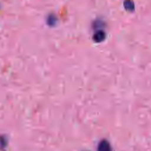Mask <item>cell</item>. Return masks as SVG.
Returning a JSON list of instances; mask_svg holds the SVG:
<instances>
[{"mask_svg":"<svg viewBox=\"0 0 151 151\" xmlns=\"http://www.w3.org/2000/svg\"><path fill=\"white\" fill-rule=\"evenodd\" d=\"M109 143L106 140L101 141L99 145L98 151H111Z\"/></svg>","mask_w":151,"mask_h":151,"instance_id":"6da1fadb","label":"cell"},{"mask_svg":"<svg viewBox=\"0 0 151 151\" xmlns=\"http://www.w3.org/2000/svg\"><path fill=\"white\" fill-rule=\"evenodd\" d=\"M124 5L126 9H130V10H132L134 8V4L133 2L130 1H125L124 2Z\"/></svg>","mask_w":151,"mask_h":151,"instance_id":"3957f363","label":"cell"},{"mask_svg":"<svg viewBox=\"0 0 151 151\" xmlns=\"http://www.w3.org/2000/svg\"><path fill=\"white\" fill-rule=\"evenodd\" d=\"M105 38V32L102 30L97 31L93 35L94 40L97 42L101 41Z\"/></svg>","mask_w":151,"mask_h":151,"instance_id":"7a4b0ae2","label":"cell"}]
</instances>
